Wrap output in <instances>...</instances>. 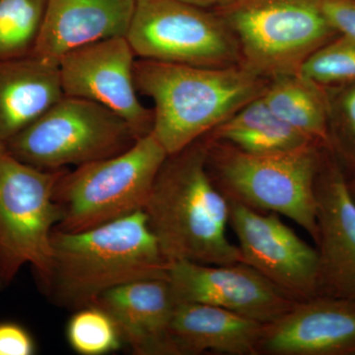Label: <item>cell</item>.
Segmentation results:
<instances>
[{
    "label": "cell",
    "instance_id": "cell-16",
    "mask_svg": "<svg viewBox=\"0 0 355 355\" xmlns=\"http://www.w3.org/2000/svg\"><path fill=\"white\" fill-rule=\"evenodd\" d=\"M114 320L135 354L174 355L170 327L176 301L167 279L137 280L103 293L94 304Z\"/></svg>",
    "mask_w": 355,
    "mask_h": 355
},
{
    "label": "cell",
    "instance_id": "cell-11",
    "mask_svg": "<svg viewBox=\"0 0 355 355\" xmlns=\"http://www.w3.org/2000/svg\"><path fill=\"white\" fill-rule=\"evenodd\" d=\"M137 58L125 36L69 51L58 62L64 94L106 107L144 137L153 130V111L142 104L135 87Z\"/></svg>",
    "mask_w": 355,
    "mask_h": 355
},
{
    "label": "cell",
    "instance_id": "cell-7",
    "mask_svg": "<svg viewBox=\"0 0 355 355\" xmlns=\"http://www.w3.org/2000/svg\"><path fill=\"white\" fill-rule=\"evenodd\" d=\"M216 11L234 33L242 64L265 78L298 73L338 33L319 0H239Z\"/></svg>",
    "mask_w": 355,
    "mask_h": 355
},
{
    "label": "cell",
    "instance_id": "cell-25",
    "mask_svg": "<svg viewBox=\"0 0 355 355\" xmlns=\"http://www.w3.org/2000/svg\"><path fill=\"white\" fill-rule=\"evenodd\" d=\"M36 343L24 327L14 322L0 323V355H33Z\"/></svg>",
    "mask_w": 355,
    "mask_h": 355
},
{
    "label": "cell",
    "instance_id": "cell-27",
    "mask_svg": "<svg viewBox=\"0 0 355 355\" xmlns=\"http://www.w3.org/2000/svg\"><path fill=\"white\" fill-rule=\"evenodd\" d=\"M180 1L186 2L191 6L200 7V8L209 9V10H217V9L231 6L239 0H180Z\"/></svg>",
    "mask_w": 355,
    "mask_h": 355
},
{
    "label": "cell",
    "instance_id": "cell-14",
    "mask_svg": "<svg viewBox=\"0 0 355 355\" xmlns=\"http://www.w3.org/2000/svg\"><path fill=\"white\" fill-rule=\"evenodd\" d=\"M258 355H355V301H299L261 329Z\"/></svg>",
    "mask_w": 355,
    "mask_h": 355
},
{
    "label": "cell",
    "instance_id": "cell-5",
    "mask_svg": "<svg viewBox=\"0 0 355 355\" xmlns=\"http://www.w3.org/2000/svg\"><path fill=\"white\" fill-rule=\"evenodd\" d=\"M167 157L150 132L118 155L67 170L55 189V230L80 232L144 210Z\"/></svg>",
    "mask_w": 355,
    "mask_h": 355
},
{
    "label": "cell",
    "instance_id": "cell-24",
    "mask_svg": "<svg viewBox=\"0 0 355 355\" xmlns=\"http://www.w3.org/2000/svg\"><path fill=\"white\" fill-rule=\"evenodd\" d=\"M299 74L324 87L355 83V41L345 35L315 51L301 65Z\"/></svg>",
    "mask_w": 355,
    "mask_h": 355
},
{
    "label": "cell",
    "instance_id": "cell-6",
    "mask_svg": "<svg viewBox=\"0 0 355 355\" xmlns=\"http://www.w3.org/2000/svg\"><path fill=\"white\" fill-rule=\"evenodd\" d=\"M69 169L27 164L0 141V280L8 286L31 265L41 286L50 275L51 237L60 221L55 189Z\"/></svg>",
    "mask_w": 355,
    "mask_h": 355
},
{
    "label": "cell",
    "instance_id": "cell-4",
    "mask_svg": "<svg viewBox=\"0 0 355 355\" xmlns=\"http://www.w3.org/2000/svg\"><path fill=\"white\" fill-rule=\"evenodd\" d=\"M205 137L207 171L229 202L287 217L316 241V182L324 147L253 154Z\"/></svg>",
    "mask_w": 355,
    "mask_h": 355
},
{
    "label": "cell",
    "instance_id": "cell-26",
    "mask_svg": "<svg viewBox=\"0 0 355 355\" xmlns=\"http://www.w3.org/2000/svg\"><path fill=\"white\" fill-rule=\"evenodd\" d=\"M319 4L338 34L355 41V0H319Z\"/></svg>",
    "mask_w": 355,
    "mask_h": 355
},
{
    "label": "cell",
    "instance_id": "cell-20",
    "mask_svg": "<svg viewBox=\"0 0 355 355\" xmlns=\"http://www.w3.org/2000/svg\"><path fill=\"white\" fill-rule=\"evenodd\" d=\"M273 113L315 144L329 149V97L324 86L299 73L270 79L263 94Z\"/></svg>",
    "mask_w": 355,
    "mask_h": 355
},
{
    "label": "cell",
    "instance_id": "cell-22",
    "mask_svg": "<svg viewBox=\"0 0 355 355\" xmlns=\"http://www.w3.org/2000/svg\"><path fill=\"white\" fill-rule=\"evenodd\" d=\"M71 349L81 355H104L121 349L120 331L106 311L96 305L77 309L67 327Z\"/></svg>",
    "mask_w": 355,
    "mask_h": 355
},
{
    "label": "cell",
    "instance_id": "cell-19",
    "mask_svg": "<svg viewBox=\"0 0 355 355\" xmlns=\"http://www.w3.org/2000/svg\"><path fill=\"white\" fill-rule=\"evenodd\" d=\"M207 135L253 154L289 153L317 144L280 120L263 95L248 103Z\"/></svg>",
    "mask_w": 355,
    "mask_h": 355
},
{
    "label": "cell",
    "instance_id": "cell-28",
    "mask_svg": "<svg viewBox=\"0 0 355 355\" xmlns=\"http://www.w3.org/2000/svg\"><path fill=\"white\" fill-rule=\"evenodd\" d=\"M345 177H347V188H349L350 195H352L355 202V173L354 174L345 175Z\"/></svg>",
    "mask_w": 355,
    "mask_h": 355
},
{
    "label": "cell",
    "instance_id": "cell-13",
    "mask_svg": "<svg viewBox=\"0 0 355 355\" xmlns=\"http://www.w3.org/2000/svg\"><path fill=\"white\" fill-rule=\"evenodd\" d=\"M316 195L319 295L355 301V202L342 166L327 148Z\"/></svg>",
    "mask_w": 355,
    "mask_h": 355
},
{
    "label": "cell",
    "instance_id": "cell-3",
    "mask_svg": "<svg viewBox=\"0 0 355 355\" xmlns=\"http://www.w3.org/2000/svg\"><path fill=\"white\" fill-rule=\"evenodd\" d=\"M268 79L243 64L191 67L137 58L135 83L153 102L151 132L168 155L179 153L265 93Z\"/></svg>",
    "mask_w": 355,
    "mask_h": 355
},
{
    "label": "cell",
    "instance_id": "cell-2",
    "mask_svg": "<svg viewBox=\"0 0 355 355\" xmlns=\"http://www.w3.org/2000/svg\"><path fill=\"white\" fill-rule=\"evenodd\" d=\"M50 275L42 286L55 304L80 309L110 289L167 279L165 258L144 210L80 232L53 231Z\"/></svg>",
    "mask_w": 355,
    "mask_h": 355
},
{
    "label": "cell",
    "instance_id": "cell-23",
    "mask_svg": "<svg viewBox=\"0 0 355 355\" xmlns=\"http://www.w3.org/2000/svg\"><path fill=\"white\" fill-rule=\"evenodd\" d=\"M329 97V150L345 175L355 173V83L326 87Z\"/></svg>",
    "mask_w": 355,
    "mask_h": 355
},
{
    "label": "cell",
    "instance_id": "cell-17",
    "mask_svg": "<svg viewBox=\"0 0 355 355\" xmlns=\"http://www.w3.org/2000/svg\"><path fill=\"white\" fill-rule=\"evenodd\" d=\"M263 324L216 306L176 303L170 327L174 355H258Z\"/></svg>",
    "mask_w": 355,
    "mask_h": 355
},
{
    "label": "cell",
    "instance_id": "cell-10",
    "mask_svg": "<svg viewBox=\"0 0 355 355\" xmlns=\"http://www.w3.org/2000/svg\"><path fill=\"white\" fill-rule=\"evenodd\" d=\"M229 203V226L237 237L243 263L298 302L319 295L317 248L299 237L279 214Z\"/></svg>",
    "mask_w": 355,
    "mask_h": 355
},
{
    "label": "cell",
    "instance_id": "cell-1",
    "mask_svg": "<svg viewBox=\"0 0 355 355\" xmlns=\"http://www.w3.org/2000/svg\"><path fill=\"white\" fill-rule=\"evenodd\" d=\"M207 137L168 155L144 212L169 263L226 265L242 261L227 236L230 203L207 168Z\"/></svg>",
    "mask_w": 355,
    "mask_h": 355
},
{
    "label": "cell",
    "instance_id": "cell-15",
    "mask_svg": "<svg viewBox=\"0 0 355 355\" xmlns=\"http://www.w3.org/2000/svg\"><path fill=\"white\" fill-rule=\"evenodd\" d=\"M137 0H46L43 26L32 55L58 64L69 51L127 36Z\"/></svg>",
    "mask_w": 355,
    "mask_h": 355
},
{
    "label": "cell",
    "instance_id": "cell-9",
    "mask_svg": "<svg viewBox=\"0 0 355 355\" xmlns=\"http://www.w3.org/2000/svg\"><path fill=\"white\" fill-rule=\"evenodd\" d=\"M125 37L137 58L214 69L242 64L225 21L180 0H137Z\"/></svg>",
    "mask_w": 355,
    "mask_h": 355
},
{
    "label": "cell",
    "instance_id": "cell-8",
    "mask_svg": "<svg viewBox=\"0 0 355 355\" xmlns=\"http://www.w3.org/2000/svg\"><path fill=\"white\" fill-rule=\"evenodd\" d=\"M139 137L127 121L106 107L64 95L3 144L27 164L60 170L118 155Z\"/></svg>",
    "mask_w": 355,
    "mask_h": 355
},
{
    "label": "cell",
    "instance_id": "cell-21",
    "mask_svg": "<svg viewBox=\"0 0 355 355\" xmlns=\"http://www.w3.org/2000/svg\"><path fill=\"white\" fill-rule=\"evenodd\" d=\"M46 6V0H0V60L32 55Z\"/></svg>",
    "mask_w": 355,
    "mask_h": 355
},
{
    "label": "cell",
    "instance_id": "cell-29",
    "mask_svg": "<svg viewBox=\"0 0 355 355\" xmlns=\"http://www.w3.org/2000/svg\"><path fill=\"white\" fill-rule=\"evenodd\" d=\"M2 287H4L3 284H2L1 280H0V288H2Z\"/></svg>",
    "mask_w": 355,
    "mask_h": 355
},
{
    "label": "cell",
    "instance_id": "cell-12",
    "mask_svg": "<svg viewBox=\"0 0 355 355\" xmlns=\"http://www.w3.org/2000/svg\"><path fill=\"white\" fill-rule=\"evenodd\" d=\"M167 279L176 303L216 306L261 324L275 321L298 302L243 261H173Z\"/></svg>",
    "mask_w": 355,
    "mask_h": 355
},
{
    "label": "cell",
    "instance_id": "cell-18",
    "mask_svg": "<svg viewBox=\"0 0 355 355\" xmlns=\"http://www.w3.org/2000/svg\"><path fill=\"white\" fill-rule=\"evenodd\" d=\"M64 96L58 64L35 55L0 60V141L21 132Z\"/></svg>",
    "mask_w": 355,
    "mask_h": 355
}]
</instances>
